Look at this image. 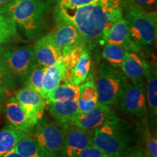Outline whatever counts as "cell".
<instances>
[{
	"mask_svg": "<svg viewBox=\"0 0 157 157\" xmlns=\"http://www.w3.org/2000/svg\"><path fill=\"white\" fill-rule=\"evenodd\" d=\"M98 0H57V8H74L96 2Z\"/></svg>",
	"mask_w": 157,
	"mask_h": 157,
	"instance_id": "cell-30",
	"label": "cell"
},
{
	"mask_svg": "<svg viewBox=\"0 0 157 157\" xmlns=\"http://www.w3.org/2000/svg\"><path fill=\"white\" fill-rule=\"evenodd\" d=\"M4 66L16 82H24L33 69L38 65L33 48L30 46L5 48L0 58Z\"/></svg>",
	"mask_w": 157,
	"mask_h": 157,
	"instance_id": "cell-6",
	"label": "cell"
},
{
	"mask_svg": "<svg viewBox=\"0 0 157 157\" xmlns=\"http://www.w3.org/2000/svg\"><path fill=\"white\" fill-rule=\"evenodd\" d=\"M79 86L73 84H59L48 95L45 101L47 103L59 101H74L77 102L79 98Z\"/></svg>",
	"mask_w": 157,
	"mask_h": 157,
	"instance_id": "cell-20",
	"label": "cell"
},
{
	"mask_svg": "<svg viewBox=\"0 0 157 157\" xmlns=\"http://www.w3.org/2000/svg\"><path fill=\"white\" fill-rule=\"evenodd\" d=\"M13 149L23 157H48L39 147L34 137L29 135L23 137Z\"/></svg>",
	"mask_w": 157,
	"mask_h": 157,
	"instance_id": "cell-24",
	"label": "cell"
},
{
	"mask_svg": "<svg viewBox=\"0 0 157 157\" xmlns=\"http://www.w3.org/2000/svg\"><path fill=\"white\" fill-rule=\"evenodd\" d=\"M77 157H109V156L104 154L93 145H91L82 151Z\"/></svg>",
	"mask_w": 157,
	"mask_h": 157,
	"instance_id": "cell-31",
	"label": "cell"
},
{
	"mask_svg": "<svg viewBox=\"0 0 157 157\" xmlns=\"http://www.w3.org/2000/svg\"><path fill=\"white\" fill-rule=\"evenodd\" d=\"M17 87V82L8 71L0 65V93L13 91Z\"/></svg>",
	"mask_w": 157,
	"mask_h": 157,
	"instance_id": "cell-29",
	"label": "cell"
},
{
	"mask_svg": "<svg viewBox=\"0 0 157 157\" xmlns=\"http://www.w3.org/2000/svg\"><path fill=\"white\" fill-rule=\"evenodd\" d=\"M102 52V57L110 66L115 68L121 67V65L129 52L126 49L119 45L105 43Z\"/></svg>",
	"mask_w": 157,
	"mask_h": 157,
	"instance_id": "cell-23",
	"label": "cell"
},
{
	"mask_svg": "<svg viewBox=\"0 0 157 157\" xmlns=\"http://www.w3.org/2000/svg\"><path fill=\"white\" fill-rule=\"evenodd\" d=\"M47 11L48 5L44 0H13L0 8V13L10 17L30 40L42 35Z\"/></svg>",
	"mask_w": 157,
	"mask_h": 157,
	"instance_id": "cell-2",
	"label": "cell"
},
{
	"mask_svg": "<svg viewBox=\"0 0 157 157\" xmlns=\"http://www.w3.org/2000/svg\"><path fill=\"white\" fill-rule=\"evenodd\" d=\"M56 17L71 23L87 47L103 45L108 31L123 17L121 0H98L74 8H57Z\"/></svg>",
	"mask_w": 157,
	"mask_h": 157,
	"instance_id": "cell-1",
	"label": "cell"
},
{
	"mask_svg": "<svg viewBox=\"0 0 157 157\" xmlns=\"http://www.w3.org/2000/svg\"><path fill=\"white\" fill-rule=\"evenodd\" d=\"M117 105L125 114L137 118L146 116L148 107L145 82L134 84L128 82Z\"/></svg>",
	"mask_w": 157,
	"mask_h": 157,
	"instance_id": "cell-8",
	"label": "cell"
},
{
	"mask_svg": "<svg viewBox=\"0 0 157 157\" xmlns=\"http://www.w3.org/2000/svg\"><path fill=\"white\" fill-rule=\"evenodd\" d=\"M3 98H4V93H0V107H1V105H2V103Z\"/></svg>",
	"mask_w": 157,
	"mask_h": 157,
	"instance_id": "cell-38",
	"label": "cell"
},
{
	"mask_svg": "<svg viewBox=\"0 0 157 157\" xmlns=\"http://www.w3.org/2000/svg\"><path fill=\"white\" fill-rule=\"evenodd\" d=\"M117 117L110 105L98 102L95 109L86 113H78L68 124L84 129L95 131L109 119Z\"/></svg>",
	"mask_w": 157,
	"mask_h": 157,
	"instance_id": "cell-11",
	"label": "cell"
},
{
	"mask_svg": "<svg viewBox=\"0 0 157 157\" xmlns=\"http://www.w3.org/2000/svg\"><path fill=\"white\" fill-rule=\"evenodd\" d=\"M65 143L63 157H77L82 151L93 145V130L84 129L65 124Z\"/></svg>",
	"mask_w": 157,
	"mask_h": 157,
	"instance_id": "cell-10",
	"label": "cell"
},
{
	"mask_svg": "<svg viewBox=\"0 0 157 157\" xmlns=\"http://www.w3.org/2000/svg\"><path fill=\"white\" fill-rule=\"evenodd\" d=\"M144 147H143L145 157H157L156 135L148 127L144 128Z\"/></svg>",
	"mask_w": 157,
	"mask_h": 157,
	"instance_id": "cell-28",
	"label": "cell"
},
{
	"mask_svg": "<svg viewBox=\"0 0 157 157\" xmlns=\"http://www.w3.org/2000/svg\"><path fill=\"white\" fill-rule=\"evenodd\" d=\"M32 48L37 63L43 67H48L62 60L61 52L55 44L50 33L37 39Z\"/></svg>",
	"mask_w": 157,
	"mask_h": 157,
	"instance_id": "cell-13",
	"label": "cell"
},
{
	"mask_svg": "<svg viewBox=\"0 0 157 157\" xmlns=\"http://www.w3.org/2000/svg\"><path fill=\"white\" fill-rule=\"evenodd\" d=\"M5 47H3L2 45L0 44V58H1L3 52H4V51H5Z\"/></svg>",
	"mask_w": 157,
	"mask_h": 157,
	"instance_id": "cell-37",
	"label": "cell"
},
{
	"mask_svg": "<svg viewBox=\"0 0 157 157\" xmlns=\"http://www.w3.org/2000/svg\"><path fill=\"white\" fill-rule=\"evenodd\" d=\"M91 67V58L87 48L82 51L81 56L73 69L71 84L80 85L87 79Z\"/></svg>",
	"mask_w": 157,
	"mask_h": 157,
	"instance_id": "cell-22",
	"label": "cell"
},
{
	"mask_svg": "<svg viewBox=\"0 0 157 157\" xmlns=\"http://www.w3.org/2000/svg\"><path fill=\"white\" fill-rule=\"evenodd\" d=\"M34 139L48 157H63L65 127L42 118L35 125Z\"/></svg>",
	"mask_w": 157,
	"mask_h": 157,
	"instance_id": "cell-7",
	"label": "cell"
},
{
	"mask_svg": "<svg viewBox=\"0 0 157 157\" xmlns=\"http://www.w3.org/2000/svg\"><path fill=\"white\" fill-rule=\"evenodd\" d=\"M128 78L106 62H102L96 80L98 102L107 105H117Z\"/></svg>",
	"mask_w": 157,
	"mask_h": 157,
	"instance_id": "cell-5",
	"label": "cell"
},
{
	"mask_svg": "<svg viewBox=\"0 0 157 157\" xmlns=\"http://www.w3.org/2000/svg\"><path fill=\"white\" fill-rule=\"evenodd\" d=\"M57 25L51 32L52 40L64 56L72 49L79 45H85L77 29L71 23L56 17Z\"/></svg>",
	"mask_w": 157,
	"mask_h": 157,
	"instance_id": "cell-9",
	"label": "cell"
},
{
	"mask_svg": "<svg viewBox=\"0 0 157 157\" xmlns=\"http://www.w3.org/2000/svg\"><path fill=\"white\" fill-rule=\"evenodd\" d=\"M146 83V95L147 107L149 112L150 125L153 130H156L157 115V74L156 65L148 64V68L145 75Z\"/></svg>",
	"mask_w": 157,
	"mask_h": 157,
	"instance_id": "cell-17",
	"label": "cell"
},
{
	"mask_svg": "<svg viewBox=\"0 0 157 157\" xmlns=\"http://www.w3.org/2000/svg\"><path fill=\"white\" fill-rule=\"evenodd\" d=\"M98 103V100H90V101H84L82 100L78 99L77 105L78 113H86L88 111H92L95 109Z\"/></svg>",
	"mask_w": 157,
	"mask_h": 157,
	"instance_id": "cell-32",
	"label": "cell"
},
{
	"mask_svg": "<svg viewBox=\"0 0 157 157\" xmlns=\"http://www.w3.org/2000/svg\"><path fill=\"white\" fill-rule=\"evenodd\" d=\"M105 43L119 45L129 52H137L140 50L131 38L128 25L124 17L118 20L110 28L105 38Z\"/></svg>",
	"mask_w": 157,
	"mask_h": 157,
	"instance_id": "cell-16",
	"label": "cell"
},
{
	"mask_svg": "<svg viewBox=\"0 0 157 157\" xmlns=\"http://www.w3.org/2000/svg\"><path fill=\"white\" fill-rule=\"evenodd\" d=\"M45 68L46 67H43L42 66H39V64L37 65L25 79L24 84H23L25 87L34 90L35 92L41 95L42 87V79Z\"/></svg>",
	"mask_w": 157,
	"mask_h": 157,
	"instance_id": "cell-26",
	"label": "cell"
},
{
	"mask_svg": "<svg viewBox=\"0 0 157 157\" xmlns=\"http://www.w3.org/2000/svg\"><path fill=\"white\" fill-rule=\"evenodd\" d=\"M143 9L151 11L156 7L157 0H132Z\"/></svg>",
	"mask_w": 157,
	"mask_h": 157,
	"instance_id": "cell-34",
	"label": "cell"
},
{
	"mask_svg": "<svg viewBox=\"0 0 157 157\" xmlns=\"http://www.w3.org/2000/svg\"><path fill=\"white\" fill-rule=\"evenodd\" d=\"M65 72V66L61 61L45 68L42 79L41 95L46 99L50 93L62 82Z\"/></svg>",
	"mask_w": 157,
	"mask_h": 157,
	"instance_id": "cell-19",
	"label": "cell"
},
{
	"mask_svg": "<svg viewBox=\"0 0 157 157\" xmlns=\"http://www.w3.org/2000/svg\"><path fill=\"white\" fill-rule=\"evenodd\" d=\"M17 34V26L14 21L7 15L0 13V44L8 43Z\"/></svg>",
	"mask_w": 157,
	"mask_h": 157,
	"instance_id": "cell-25",
	"label": "cell"
},
{
	"mask_svg": "<svg viewBox=\"0 0 157 157\" xmlns=\"http://www.w3.org/2000/svg\"><path fill=\"white\" fill-rule=\"evenodd\" d=\"M120 68L131 83L139 84L145 82V75L148 68V63L137 52H129Z\"/></svg>",
	"mask_w": 157,
	"mask_h": 157,
	"instance_id": "cell-15",
	"label": "cell"
},
{
	"mask_svg": "<svg viewBox=\"0 0 157 157\" xmlns=\"http://www.w3.org/2000/svg\"><path fill=\"white\" fill-rule=\"evenodd\" d=\"M79 86V98L84 101L98 99V91L96 83L93 76L87 78V79Z\"/></svg>",
	"mask_w": 157,
	"mask_h": 157,
	"instance_id": "cell-27",
	"label": "cell"
},
{
	"mask_svg": "<svg viewBox=\"0 0 157 157\" xmlns=\"http://www.w3.org/2000/svg\"><path fill=\"white\" fill-rule=\"evenodd\" d=\"M2 157H23L21 154H19L18 153L12 149L11 151H10L8 153H7L5 156Z\"/></svg>",
	"mask_w": 157,
	"mask_h": 157,
	"instance_id": "cell-35",
	"label": "cell"
},
{
	"mask_svg": "<svg viewBox=\"0 0 157 157\" xmlns=\"http://www.w3.org/2000/svg\"><path fill=\"white\" fill-rule=\"evenodd\" d=\"M132 142L130 127L117 117L105 121L93 133V146L110 157H122Z\"/></svg>",
	"mask_w": 157,
	"mask_h": 157,
	"instance_id": "cell-4",
	"label": "cell"
},
{
	"mask_svg": "<svg viewBox=\"0 0 157 157\" xmlns=\"http://www.w3.org/2000/svg\"><path fill=\"white\" fill-rule=\"evenodd\" d=\"M25 135L10 124L7 125L0 130V157H2L14 148Z\"/></svg>",
	"mask_w": 157,
	"mask_h": 157,
	"instance_id": "cell-21",
	"label": "cell"
},
{
	"mask_svg": "<svg viewBox=\"0 0 157 157\" xmlns=\"http://www.w3.org/2000/svg\"><path fill=\"white\" fill-rule=\"evenodd\" d=\"M13 0H0V8L4 7V6L7 5V4Z\"/></svg>",
	"mask_w": 157,
	"mask_h": 157,
	"instance_id": "cell-36",
	"label": "cell"
},
{
	"mask_svg": "<svg viewBox=\"0 0 157 157\" xmlns=\"http://www.w3.org/2000/svg\"><path fill=\"white\" fill-rule=\"evenodd\" d=\"M49 112L58 123L68 124L78 113L77 102L59 101L48 103Z\"/></svg>",
	"mask_w": 157,
	"mask_h": 157,
	"instance_id": "cell-18",
	"label": "cell"
},
{
	"mask_svg": "<svg viewBox=\"0 0 157 157\" xmlns=\"http://www.w3.org/2000/svg\"><path fill=\"white\" fill-rule=\"evenodd\" d=\"M122 157H145L143 147L140 146L130 147Z\"/></svg>",
	"mask_w": 157,
	"mask_h": 157,
	"instance_id": "cell-33",
	"label": "cell"
},
{
	"mask_svg": "<svg viewBox=\"0 0 157 157\" xmlns=\"http://www.w3.org/2000/svg\"><path fill=\"white\" fill-rule=\"evenodd\" d=\"M5 112L9 124L29 136L34 133L35 126L14 96H11L6 102Z\"/></svg>",
	"mask_w": 157,
	"mask_h": 157,
	"instance_id": "cell-14",
	"label": "cell"
},
{
	"mask_svg": "<svg viewBox=\"0 0 157 157\" xmlns=\"http://www.w3.org/2000/svg\"><path fill=\"white\" fill-rule=\"evenodd\" d=\"M109 157H110V156H109Z\"/></svg>",
	"mask_w": 157,
	"mask_h": 157,
	"instance_id": "cell-39",
	"label": "cell"
},
{
	"mask_svg": "<svg viewBox=\"0 0 157 157\" xmlns=\"http://www.w3.org/2000/svg\"><path fill=\"white\" fill-rule=\"evenodd\" d=\"M15 98L35 126L43 117L46 105L44 98L39 93L26 87L19 90Z\"/></svg>",
	"mask_w": 157,
	"mask_h": 157,
	"instance_id": "cell-12",
	"label": "cell"
},
{
	"mask_svg": "<svg viewBox=\"0 0 157 157\" xmlns=\"http://www.w3.org/2000/svg\"><path fill=\"white\" fill-rule=\"evenodd\" d=\"M121 3L133 42L139 48L152 46L156 39V12L146 10L132 0H121Z\"/></svg>",
	"mask_w": 157,
	"mask_h": 157,
	"instance_id": "cell-3",
	"label": "cell"
}]
</instances>
